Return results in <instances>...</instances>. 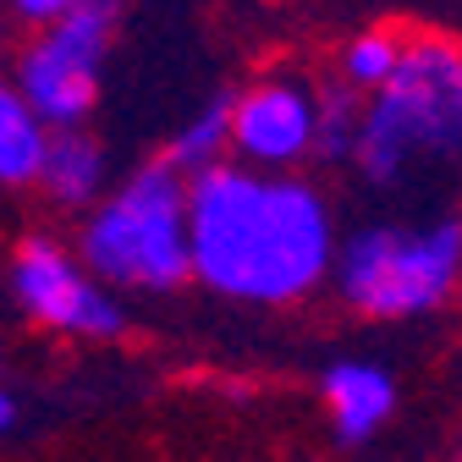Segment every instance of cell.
Instances as JSON below:
<instances>
[{
	"instance_id": "1",
	"label": "cell",
	"mask_w": 462,
	"mask_h": 462,
	"mask_svg": "<svg viewBox=\"0 0 462 462\" xmlns=\"http://www.w3.org/2000/svg\"><path fill=\"white\" fill-rule=\"evenodd\" d=\"M336 204L303 171L220 160L188 177V281L237 309H298L330 281Z\"/></svg>"
},
{
	"instance_id": "2",
	"label": "cell",
	"mask_w": 462,
	"mask_h": 462,
	"mask_svg": "<svg viewBox=\"0 0 462 462\" xmlns=\"http://www.w3.org/2000/svg\"><path fill=\"white\" fill-rule=\"evenodd\" d=\"M346 171L396 204H446L462 182V39L402 33L380 88L358 99Z\"/></svg>"
},
{
	"instance_id": "3",
	"label": "cell",
	"mask_w": 462,
	"mask_h": 462,
	"mask_svg": "<svg viewBox=\"0 0 462 462\" xmlns=\"http://www.w3.org/2000/svg\"><path fill=\"white\" fill-rule=\"evenodd\" d=\"M358 319L408 325L440 314L462 292V215L435 204L424 215H380L336 237L330 281Z\"/></svg>"
},
{
	"instance_id": "4",
	"label": "cell",
	"mask_w": 462,
	"mask_h": 462,
	"mask_svg": "<svg viewBox=\"0 0 462 462\" xmlns=\"http://www.w3.org/2000/svg\"><path fill=\"white\" fill-rule=\"evenodd\" d=\"M78 259L110 292L171 298L188 286V177L165 154L133 165L78 220Z\"/></svg>"
},
{
	"instance_id": "5",
	"label": "cell",
	"mask_w": 462,
	"mask_h": 462,
	"mask_svg": "<svg viewBox=\"0 0 462 462\" xmlns=\"http://www.w3.org/2000/svg\"><path fill=\"white\" fill-rule=\"evenodd\" d=\"M116 33H122V0H83L55 23L28 28L12 55V83L44 127H88Z\"/></svg>"
},
{
	"instance_id": "6",
	"label": "cell",
	"mask_w": 462,
	"mask_h": 462,
	"mask_svg": "<svg viewBox=\"0 0 462 462\" xmlns=\"http://www.w3.org/2000/svg\"><path fill=\"white\" fill-rule=\"evenodd\" d=\"M12 298L17 309L72 341H116L127 336V303L78 259V248H67L61 237H23L12 248Z\"/></svg>"
},
{
	"instance_id": "7",
	"label": "cell",
	"mask_w": 462,
	"mask_h": 462,
	"mask_svg": "<svg viewBox=\"0 0 462 462\" xmlns=\"http://www.w3.org/2000/svg\"><path fill=\"white\" fill-rule=\"evenodd\" d=\"M226 138L237 165L303 171L319 160V83L303 72H264L226 94Z\"/></svg>"
},
{
	"instance_id": "8",
	"label": "cell",
	"mask_w": 462,
	"mask_h": 462,
	"mask_svg": "<svg viewBox=\"0 0 462 462\" xmlns=\"http://www.w3.org/2000/svg\"><path fill=\"white\" fill-rule=\"evenodd\" d=\"M319 396L330 413V435L341 446H369L396 413V374L374 358H336L319 374Z\"/></svg>"
},
{
	"instance_id": "9",
	"label": "cell",
	"mask_w": 462,
	"mask_h": 462,
	"mask_svg": "<svg viewBox=\"0 0 462 462\" xmlns=\"http://www.w3.org/2000/svg\"><path fill=\"white\" fill-rule=\"evenodd\" d=\"M33 188L67 215H83L110 188V154L88 127H50Z\"/></svg>"
},
{
	"instance_id": "10",
	"label": "cell",
	"mask_w": 462,
	"mask_h": 462,
	"mask_svg": "<svg viewBox=\"0 0 462 462\" xmlns=\"http://www.w3.org/2000/svg\"><path fill=\"white\" fill-rule=\"evenodd\" d=\"M44 138H50V127L33 116V105L17 94L12 78H0V188L6 193L33 188L39 160H44Z\"/></svg>"
},
{
	"instance_id": "11",
	"label": "cell",
	"mask_w": 462,
	"mask_h": 462,
	"mask_svg": "<svg viewBox=\"0 0 462 462\" xmlns=\"http://www.w3.org/2000/svg\"><path fill=\"white\" fill-rule=\"evenodd\" d=\"M165 160L177 165L182 177H199V171L231 160V138H226V94L193 105L188 122H177V133H171V143H165Z\"/></svg>"
},
{
	"instance_id": "12",
	"label": "cell",
	"mask_w": 462,
	"mask_h": 462,
	"mask_svg": "<svg viewBox=\"0 0 462 462\" xmlns=\"http://www.w3.org/2000/svg\"><path fill=\"white\" fill-rule=\"evenodd\" d=\"M396 55H402V28H364V33H353L336 50V78L330 83H341L346 94L364 99L369 88L385 83V72L396 67Z\"/></svg>"
},
{
	"instance_id": "13",
	"label": "cell",
	"mask_w": 462,
	"mask_h": 462,
	"mask_svg": "<svg viewBox=\"0 0 462 462\" xmlns=\"http://www.w3.org/2000/svg\"><path fill=\"white\" fill-rule=\"evenodd\" d=\"M83 6V0H0V12H6V23L17 28H39V23H55L61 12Z\"/></svg>"
},
{
	"instance_id": "14",
	"label": "cell",
	"mask_w": 462,
	"mask_h": 462,
	"mask_svg": "<svg viewBox=\"0 0 462 462\" xmlns=\"http://www.w3.org/2000/svg\"><path fill=\"white\" fill-rule=\"evenodd\" d=\"M17 424H23V402H17L12 385H0V435H12Z\"/></svg>"
},
{
	"instance_id": "15",
	"label": "cell",
	"mask_w": 462,
	"mask_h": 462,
	"mask_svg": "<svg viewBox=\"0 0 462 462\" xmlns=\"http://www.w3.org/2000/svg\"><path fill=\"white\" fill-rule=\"evenodd\" d=\"M0 55H6V12H0Z\"/></svg>"
},
{
	"instance_id": "16",
	"label": "cell",
	"mask_w": 462,
	"mask_h": 462,
	"mask_svg": "<svg viewBox=\"0 0 462 462\" xmlns=\"http://www.w3.org/2000/svg\"><path fill=\"white\" fill-rule=\"evenodd\" d=\"M451 462H462V451H457V457H451Z\"/></svg>"
}]
</instances>
